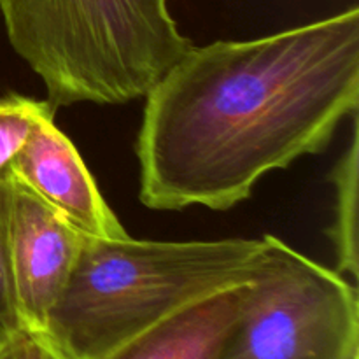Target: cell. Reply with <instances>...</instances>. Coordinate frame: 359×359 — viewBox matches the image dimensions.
<instances>
[{
	"mask_svg": "<svg viewBox=\"0 0 359 359\" xmlns=\"http://www.w3.org/2000/svg\"><path fill=\"white\" fill-rule=\"evenodd\" d=\"M140 202L228 210L269 172L321 153L359 104V9L191 48L146 95Z\"/></svg>",
	"mask_w": 359,
	"mask_h": 359,
	"instance_id": "obj_1",
	"label": "cell"
},
{
	"mask_svg": "<svg viewBox=\"0 0 359 359\" xmlns=\"http://www.w3.org/2000/svg\"><path fill=\"white\" fill-rule=\"evenodd\" d=\"M263 248V238L84 237L44 333L69 359H105L188 305L251 283Z\"/></svg>",
	"mask_w": 359,
	"mask_h": 359,
	"instance_id": "obj_2",
	"label": "cell"
},
{
	"mask_svg": "<svg viewBox=\"0 0 359 359\" xmlns=\"http://www.w3.org/2000/svg\"><path fill=\"white\" fill-rule=\"evenodd\" d=\"M0 11L55 107L144 98L193 46L167 0H0Z\"/></svg>",
	"mask_w": 359,
	"mask_h": 359,
	"instance_id": "obj_3",
	"label": "cell"
},
{
	"mask_svg": "<svg viewBox=\"0 0 359 359\" xmlns=\"http://www.w3.org/2000/svg\"><path fill=\"white\" fill-rule=\"evenodd\" d=\"M263 244L216 359H359L356 287L276 235Z\"/></svg>",
	"mask_w": 359,
	"mask_h": 359,
	"instance_id": "obj_4",
	"label": "cell"
},
{
	"mask_svg": "<svg viewBox=\"0 0 359 359\" xmlns=\"http://www.w3.org/2000/svg\"><path fill=\"white\" fill-rule=\"evenodd\" d=\"M83 238L51 207L11 179L7 255L25 330L44 332L49 311L76 265Z\"/></svg>",
	"mask_w": 359,
	"mask_h": 359,
	"instance_id": "obj_5",
	"label": "cell"
},
{
	"mask_svg": "<svg viewBox=\"0 0 359 359\" xmlns=\"http://www.w3.org/2000/svg\"><path fill=\"white\" fill-rule=\"evenodd\" d=\"M9 175L84 237H130L102 196L79 151L56 128L55 112L35 121L27 142L11 161Z\"/></svg>",
	"mask_w": 359,
	"mask_h": 359,
	"instance_id": "obj_6",
	"label": "cell"
},
{
	"mask_svg": "<svg viewBox=\"0 0 359 359\" xmlns=\"http://www.w3.org/2000/svg\"><path fill=\"white\" fill-rule=\"evenodd\" d=\"M248 284L188 305L105 359H216Z\"/></svg>",
	"mask_w": 359,
	"mask_h": 359,
	"instance_id": "obj_7",
	"label": "cell"
},
{
	"mask_svg": "<svg viewBox=\"0 0 359 359\" xmlns=\"http://www.w3.org/2000/svg\"><path fill=\"white\" fill-rule=\"evenodd\" d=\"M358 168H359V132L358 112L353 114V133L347 149L337 161L332 172L337 191L335 221L328 230L337 252V272L358 279Z\"/></svg>",
	"mask_w": 359,
	"mask_h": 359,
	"instance_id": "obj_8",
	"label": "cell"
},
{
	"mask_svg": "<svg viewBox=\"0 0 359 359\" xmlns=\"http://www.w3.org/2000/svg\"><path fill=\"white\" fill-rule=\"evenodd\" d=\"M55 111L49 100H35L16 93L0 98V177L9 172L11 161L27 142L35 121Z\"/></svg>",
	"mask_w": 359,
	"mask_h": 359,
	"instance_id": "obj_9",
	"label": "cell"
},
{
	"mask_svg": "<svg viewBox=\"0 0 359 359\" xmlns=\"http://www.w3.org/2000/svg\"><path fill=\"white\" fill-rule=\"evenodd\" d=\"M9 172L0 177V354L14 342L25 330L14 298L11 279L9 255H7V205H9Z\"/></svg>",
	"mask_w": 359,
	"mask_h": 359,
	"instance_id": "obj_10",
	"label": "cell"
},
{
	"mask_svg": "<svg viewBox=\"0 0 359 359\" xmlns=\"http://www.w3.org/2000/svg\"><path fill=\"white\" fill-rule=\"evenodd\" d=\"M13 359H69L44 332L23 330L11 344Z\"/></svg>",
	"mask_w": 359,
	"mask_h": 359,
	"instance_id": "obj_11",
	"label": "cell"
},
{
	"mask_svg": "<svg viewBox=\"0 0 359 359\" xmlns=\"http://www.w3.org/2000/svg\"><path fill=\"white\" fill-rule=\"evenodd\" d=\"M0 359H13V354H11V346L7 347L2 354H0Z\"/></svg>",
	"mask_w": 359,
	"mask_h": 359,
	"instance_id": "obj_12",
	"label": "cell"
}]
</instances>
